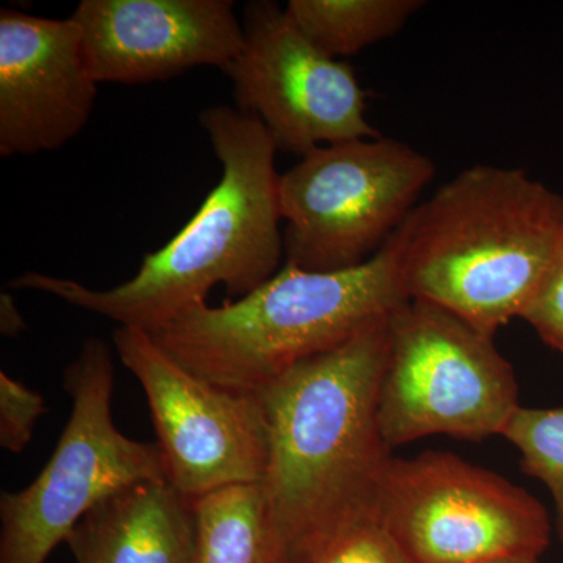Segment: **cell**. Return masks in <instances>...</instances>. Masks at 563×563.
Masks as SVG:
<instances>
[{
	"label": "cell",
	"instance_id": "cell-1",
	"mask_svg": "<svg viewBox=\"0 0 563 563\" xmlns=\"http://www.w3.org/2000/svg\"><path fill=\"white\" fill-rule=\"evenodd\" d=\"M388 317L261 391L268 426L262 488L287 563H303L344 532L379 520L393 459L377 413Z\"/></svg>",
	"mask_w": 563,
	"mask_h": 563
},
{
	"label": "cell",
	"instance_id": "cell-2",
	"mask_svg": "<svg viewBox=\"0 0 563 563\" xmlns=\"http://www.w3.org/2000/svg\"><path fill=\"white\" fill-rule=\"evenodd\" d=\"M199 121L221 163V180L172 242L143 258L132 279L96 290L25 273L9 287L47 292L152 335L207 302L217 285L235 301L272 279L285 258L276 144L257 118L236 107H207Z\"/></svg>",
	"mask_w": 563,
	"mask_h": 563
},
{
	"label": "cell",
	"instance_id": "cell-3",
	"mask_svg": "<svg viewBox=\"0 0 563 563\" xmlns=\"http://www.w3.org/2000/svg\"><path fill=\"white\" fill-rule=\"evenodd\" d=\"M409 299L495 336L523 318L563 247V196L525 169L473 166L391 236Z\"/></svg>",
	"mask_w": 563,
	"mask_h": 563
},
{
	"label": "cell",
	"instance_id": "cell-4",
	"mask_svg": "<svg viewBox=\"0 0 563 563\" xmlns=\"http://www.w3.org/2000/svg\"><path fill=\"white\" fill-rule=\"evenodd\" d=\"M409 301L391 239L355 268L284 266L257 290L220 307L196 303L152 333L163 351L202 379L261 393L299 362L335 350Z\"/></svg>",
	"mask_w": 563,
	"mask_h": 563
},
{
	"label": "cell",
	"instance_id": "cell-5",
	"mask_svg": "<svg viewBox=\"0 0 563 563\" xmlns=\"http://www.w3.org/2000/svg\"><path fill=\"white\" fill-rule=\"evenodd\" d=\"M113 384L109 344L88 339L65 372L73 409L49 462L24 490L0 498V563H46L110 496L168 481L161 446L129 439L114 426Z\"/></svg>",
	"mask_w": 563,
	"mask_h": 563
},
{
	"label": "cell",
	"instance_id": "cell-6",
	"mask_svg": "<svg viewBox=\"0 0 563 563\" xmlns=\"http://www.w3.org/2000/svg\"><path fill=\"white\" fill-rule=\"evenodd\" d=\"M512 365L457 314L409 299L388 317L379 384L380 432L390 448L431 435H503L517 412Z\"/></svg>",
	"mask_w": 563,
	"mask_h": 563
},
{
	"label": "cell",
	"instance_id": "cell-7",
	"mask_svg": "<svg viewBox=\"0 0 563 563\" xmlns=\"http://www.w3.org/2000/svg\"><path fill=\"white\" fill-rule=\"evenodd\" d=\"M433 174L426 155L384 136L309 152L279 180L285 263L331 273L368 262L412 213Z\"/></svg>",
	"mask_w": 563,
	"mask_h": 563
},
{
	"label": "cell",
	"instance_id": "cell-8",
	"mask_svg": "<svg viewBox=\"0 0 563 563\" xmlns=\"http://www.w3.org/2000/svg\"><path fill=\"white\" fill-rule=\"evenodd\" d=\"M377 518L413 563H481L544 553L551 521L540 501L450 453L388 463Z\"/></svg>",
	"mask_w": 563,
	"mask_h": 563
},
{
	"label": "cell",
	"instance_id": "cell-9",
	"mask_svg": "<svg viewBox=\"0 0 563 563\" xmlns=\"http://www.w3.org/2000/svg\"><path fill=\"white\" fill-rule=\"evenodd\" d=\"M113 343L146 395L168 481L177 492L196 501L222 488L262 484L268 426L261 393L202 379L139 329L118 328Z\"/></svg>",
	"mask_w": 563,
	"mask_h": 563
},
{
	"label": "cell",
	"instance_id": "cell-10",
	"mask_svg": "<svg viewBox=\"0 0 563 563\" xmlns=\"http://www.w3.org/2000/svg\"><path fill=\"white\" fill-rule=\"evenodd\" d=\"M243 14V49L222 73L236 109L265 125L277 151L302 158L328 144L383 136L366 121V92L347 63L314 46L273 0H254Z\"/></svg>",
	"mask_w": 563,
	"mask_h": 563
},
{
	"label": "cell",
	"instance_id": "cell-11",
	"mask_svg": "<svg viewBox=\"0 0 563 563\" xmlns=\"http://www.w3.org/2000/svg\"><path fill=\"white\" fill-rule=\"evenodd\" d=\"M70 18L98 84H151L198 66L222 70L244 44L231 0H81Z\"/></svg>",
	"mask_w": 563,
	"mask_h": 563
},
{
	"label": "cell",
	"instance_id": "cell-12",
	"mask_svg": "<svg viewBox=\"0 0 563 563\" xmlns=\"http://www.w3.org/2000/svg\"><path fill=\"white\" fill-rule=\"evenodd\" d=\"M77 22L0 10V155L60 150L98 98Z\"/></svg>",
	"mask_w": 563,
	"mask_h": 563
},
{
	"label": "cell",
	"instance_id": "cell-13",
	"mask_svg": "<svg viewBox=\"0 0 563 563\" xmlns=\"http://www.w3.org/2000/svg\"><path fill=\"white\" fill-rule=\"evenodd\" d=\"M65 543L77 563H196L195 507L169 481L132 485L85 515Z\"/></svg>",
	"mask_w": 563,
	"mask_h": 563
},
{
	"label": "cell",
	"instance_id": "cell-14",
	"mask_svg": "<svg viewBox=\"0 0 563 563\" xmlns=\"http://www.w3.org/2000/svg\"><path fill=\"white\" fill-rule=\"evenodd\" d=\"M196 563H287L262 484L235 485L192 501Z\"/></svg>",
	"mask_w": 563,
	"mask_h": 563
},
{
	"label": "cell",
	"instance_id": "cell-15",
	"mask_svg": "<svg viewBox=\"0 0 563 563\" xmlns=\"http://www.w3.org/2000/svg\"><path fill=\"white\" fill-rule=\"evenodd\" d=\"M420 0H290L285 13L329 57H351L395 35Z\"/></svg>",
	"mask_w": 563,
	"mask_h": 563
},
{
	"label": "cell",
	"instance_id": "cell-16",
	"mask_svg": "<svg viewBox=\"0 0 563 563\" xmlns=\"http://www.w3.org/2000/svg\"><path fill=\"white\" fill-rule=\"evenodd\" d=\"M503 437L517 448L525 473L543 483L553 496L555 531L563 544V406L518 407Z\"/></svg>",
	"mask_w": 563,
	"mask_h": 563
},
{
	"label": "cell",
	"instance_id": "cell-17",
	"mask_svg": "<svg viewBox=\"0 0 563 563\" xmlns=\"http://www.w3.org/2000/svg\"><path fill=\"white\" fill-rule=\"evenodd\" d=\"M303 563H413L379 520L344 532Z\"/></svg>",
	"mask_w": 563,
	"mask_h": 563
},
{
	"label": "cell",
	"instance_id": "cell-18",
	"mask_svg": "<svg viewBox=\"0 0 563 563\" xmlns=\"http://www.w3.org/2000/svg\"><path fill=\"white\" fill-rule=\"evenodd\" d=\"M46 412V401L38 391L5 372L0 373V446L3 450L22 453Z\"/></svg>",
	"mask_w": 563,
	"mask_h": 563
},
{
	"label": "cell",
	"instance_id": "cell-19",
	"mask_svg": "<svg viewBox=\"0 0 563 563\" xmlns=\"http://www.w3.org/2000/svg\"><path fill=\"white\" fill-rule=\"evenodd\" d=\"M523 320L548 346L563 352V247Z\"/></svg>",
	"mask_w": 563,
	"mask_h": 563
},
{
	"label": "cell",
	"instance_id": "cell-20",
	"mask_svg": "<svg viewBox=\"0 0 563 563\" xmlns=\"http://www.w3.org/2000/svg\"><path fill=\"white\" fill-rule=\"evenodd\" d=\"M25 331V320L16 302L9 292L0 296V332L5 336H16Z\"/></svg>",
	"mask_w": 563,
	"mask_h": 563
},
{
	"label": "cell",
	"instance_id": "cell-21",
	"mask_svg": "<svg viewBox=\"0 0 563 563\" xmlns=\"http://www.w3.org/2000/svg\"><path fill=\"white\" fill-rule=\"evenodd\" d=\"M481 563H539L536 558H506L496 559V561L481 562Z\"/></svg>",
	"mask_w": 563,
	"mask_h": 563
}]
</instances>
